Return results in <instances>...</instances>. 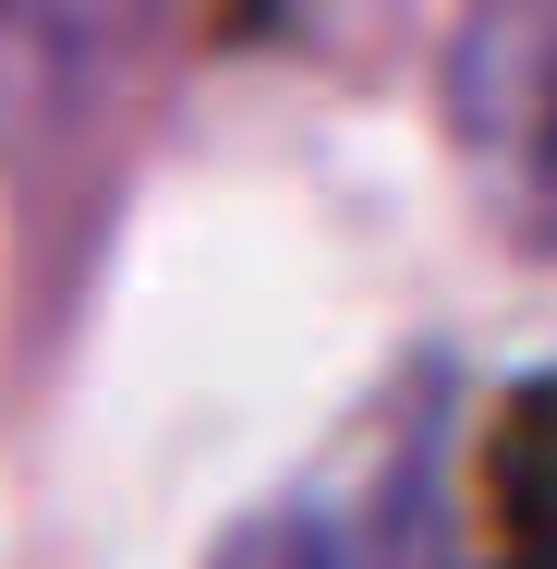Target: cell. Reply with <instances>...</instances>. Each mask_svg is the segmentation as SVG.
Returning a JSON list of instances; mask_svg holds the SVG:
<instances>
[{
    "instance_id": "6da1fadb",
    "label": "cell",
    "mask_w": 557,
    "mask_h": 569,
    "mask_svg": "<svg viewBox=\"0 0 557 569\" xmlns=\"http://www.w3.org/2000/svg\"><path fill=\"white\" fill-rule=\"evenodd\" d=\"M219 569H448V376L412 363L291 497L230 521Z\"/></svg>"
},
{
    "instance_id": "7a4b0ae2",
    "label": "cell",
    "mask_w": 557,
    "mask_h": 569,
    "mask_svg": "<svg viewBox=\"0 0 557 569\" xmlns=\"http://www.w3.org/2000/svg\"><path fill=\"white\" fill-rule=\"evenodd\" d=\"M497 49H521V98H485L497 158H509V219L557 254V24H521Z\"/></svg>"
},
{
    "instance_id": "3957f363",
    "label": "cell",
    "mask_w": 557,
    "mask_h": 569,
    "mask_svg": "<svg viewBox=\"0 0 557 569\" xmlns=\"http://www.w3.org/2000/svg\"><path fill=\"white\" fill-rule=\"evenodd\" d=\"M497 521H509L497 569H557V388H534L497 437Z\"/></svg>"
}]
</instances>
